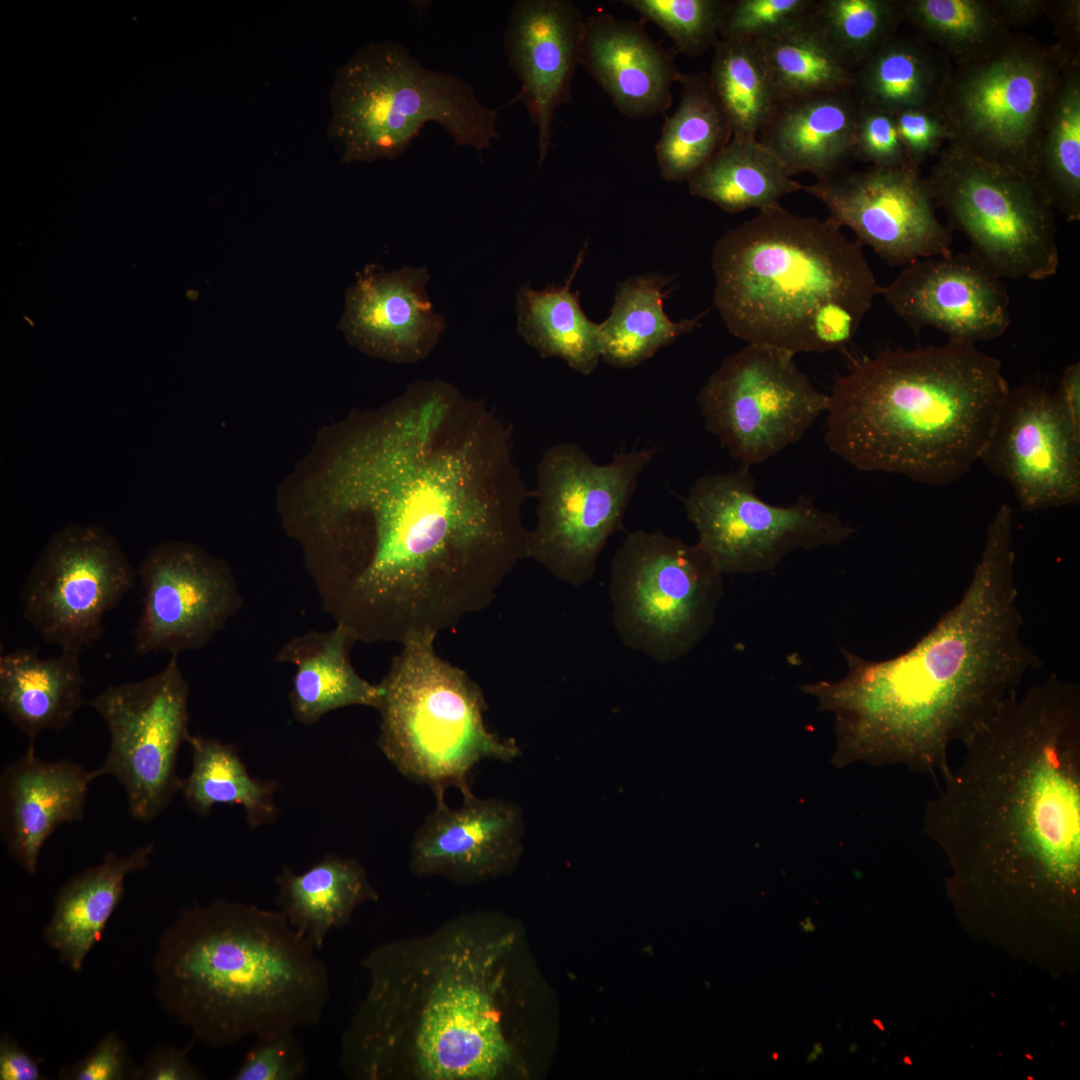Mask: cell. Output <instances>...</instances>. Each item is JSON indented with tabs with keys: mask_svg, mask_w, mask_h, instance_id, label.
Wrapping results in <instances>:
<instances>
[{
	"mask_svg": "<svg viewBox=\"0 0 1080 1080\" xmlns=\"http://www.w3.org/2000/svg\"><path fill=\"white\" fill-rule=\"evenodd\" d=\"M654 454L648 448L620 452L600 465L574 443L546 449L536 471L537 521L529 530L528 558L565 583L587 584Z\"/></svg>",
	"mask_w": 1080,
	"mask_h": 1080,
	"instance_id": "4fadbf2b",
	"label": "cell"
},
{
	"mask_svg": "<svg viewBox=\"0 0 1080 1080\" xmlns=\"http://www.w3.org/2000/svg\"><path fill=\"white\" fill-rule=\"evenodd\" d=\"M857 106L852 88L784 100L757 139L790 176L824 179L845 170L853 157Z\"/></svg>",
	"mask_w": 1080,
	"mask_h": 1080,
	"instance_id": "4316f807",
	"label": "cell"
},
{
	"mask_svg": "<svg viewBox=\"0 0 1080 1080\" xmlns=\"http://www.w3.org/2000/svg\"><path fill=\"white\" fill-rule=\"evenodd\" d=\"M894 117L907 157L918 169L927 159L937 157L950 141L948 127L937 109H905Z\"/></svg>",
	"mask_w": 1080,
	"mask_h": 1080,
	"instance_id": "7dc6e473",
	"label": "cell"
},
{
	"mask_svg": "<svg viewBox=\"0 0 1080 1080\" xmlns=\"http://www.w3.org/2000/svg\"><path fill=\"white\" fill-rule=\"evenodd\" d=\"M521 936L494 910L387 941L361 965L367 991L341 1037L354 1080H507L528 1072Z\"/></svg>",
	"mask_w": 1080,
	"mask_h": 1080,
	"instance_id": "277c9868",
	"label": "cell"
},
{
	"mask_svg": "<svg viewBox=\"0 0 1080 1080\" xmlns=\"http://www.w3.org/2000/svg\"><path fill=\"white\" fill-rule=\"evenodd\" d=\"M275 883L279 911L318 950L332 930L350 922L360 905L378 898L358 860L332 853L301 873L284 866Z\"/></svg>",
	"mask_w": 1080,
	"mask_h": 1080,
	"instance_id": "4dcf8cb0",
	"label": "cell"
},
{
	"mask_svg": "<svg viewBox=\"0 0 1080 1080\" xmlns=\"http://www.w3.org/2000/svg\"><path fill=\"white\" fill-rule=\"evenodd\" d=\"M319 950L278 910L216 899L185 908L162 933L156 997L194 1040L213 1048L307 1028L330 998Z\"/></svg>",
	"mask_w": 1080,
	"mask_h": 1080,
	"instance_id": "8992f818",
	"label": "cell"
},
{
	"mask_svg": "<svg viewBox=\"0 0 1080 1080\" xmlns=\"http://www.w3.org/2000/svg\"><path fill=\"white\" fill-rule=\"evenodd\" d=\"M816 0H734L721 38L761 41L788 32L811 16Z\"/></svg>",
	"mask_w": 1080,
	"mask_h": 1080,
	"instance_id": "ee69618b",
	"label": "cell"
},
{
	"mask_svg": "<svg viewBox=\"0 0 1080 1080\" xmlns=\"http://www.w3.org/2000/svg\"><path fill=\"white\" fill-rule=\"evenodd\" d=\"M79 654L61 651L43 658L37 649L17 648L0 657V709L35 748L44 730H62L87 702Z\"/></svg>",
	"mask_w": 1080,
	"mask_h": 1080,
	"instance_id": "f546056e",
	"label": "cell"
},
{
	"mask_svg": "<svg viewBox=\"0 0 1080 1080\" xmlns=\"http://www.w3.org/2000/svg\"><path fill=\"white\" fill-rule=\"evenodd\" d=\"M841 228L778 204L719 238L714 305L729 332L794 355L850 343L882 287Z\"/></svg>",
	"mask_w": 1080,
	"mask_h": 1080,
	"instance_id": "52a82bcc",
	"label": "cell"
},
{
	"mask_svg": "<svg viewBox=\"0 0 1080 1080\" xmlns=\"http://www.w3.org/2000/svg\"><path fill=\"white\" fill-rule=\"evenodd\" d=\"M187 743L192 753V769L183 779L180 792L194 813L206 817L215 805H239L251 828L276 819L277 783L253 778L235 745L192 734Z\"/></svg>",
	"mask_w": 1080,
	"mask_h": 1080,
	"instance_id": "8d00e7d4",
	"label": "cell"
},
{
	"mask_svg": "<svg viewBox=\"0 0 1080 1080\" xmlns=\"http://www.w3.org/2000/svg\"><path fill=\"white\" fill-rule=\"evenodd\" d=\"M657 25L673 42V49L689 57L714 48L732 1L728 0H623Z\"/></svg>",
	"mask_w": 1080,
	"mask_h": 1080,
	"instance_id": "7bdbcfd3",
	"label": "cell"
},
{
	"mask_svg": "<svg viewBox=\"0 0 1080 1080\" xmlns=\"http://www.w3.org/2000/svg\"><path fill=\"white\" fill-rule=\"evenodd\" d=\"M134 1068L127 1045L117 1032L106 1034L94 1048L78 1061L61 1067V1080H124L130 1079Z\"/></svg>",
	"mask_w": 1080,
	"mask_h": 1080,
	"instance_id": "c3c4849f",
	"label": "cell"
},
{
	"mask_svg": "<svg viewBox=\"0 0 1080 1080\" xmlns=\"http://www.w3.org/2000/svg\"><path fill=\"white\" fill-rule=\"evenodd\" d=\"M925 805L949 891L971 910L1070 912L1080 892V687L1008 697Z\"/></svg>",
	"mask_w": 1080,
	"mask_h": 1080,
	"instance_id": "7a4b0ae2",
	"label": "cell"
},
{
	"mask_svg": "<svg viewBox=\"0 0 1080 1080\" xmlns=\"http://www.w3.org/2000/svg\"><path fill=\"white\" fill-rule=\"evenodd\" d=\"M1009 392L976 345L886 349L834 383L825 441L859 470L946 485L980 460Z\"/></svg>",
	"mask_w": 1080,
	"mask_h": 1080,
	"instance_id": "5b68a950",
	"label": "cell"
},
{
	"mask_svg": "<svg viewBox=\"0 0 1080 1080\" xmlns=\"http://www.w3.org/2000/svg\"><path fill=\"white\" fill-rule=\"evenodd\" d=\"M803 190L891 267L953 253L951 231L939 221L918 168L845 169Z\"/></svg>",
	"mask_w": 1080,
	"mask_h": 1080,
	"instance_id": "d6986e66",
	"label": "cell"
},
{
	"mask_svg": "<svg viewBox=\"0 0 1080 1080\" xmlns=\"http://www.w3.org/2000/svg\"><path fill=\"white\" fill-rule=\"evenodd\" d=\"M1033 179L1054 210L1080 219V61L1065 65L1040 139Z\"/></svg>",
	"mask_w": 1080,
	"mask_h": 1080,
	"instance_id": "74e56055",
	"label": "cell"
},
{
	"mask_svg": "<svg viewBox=\"0 0 1080 1080\" xmlns=\"http://www.w3.org/2000/svg\"><path fill=\"white\" fill-rule=\"evenodd\" d=\"M1061 409L1077 435L1080 436V364H1069L1063 371L1058 390L1054 392Z\"/></svg>",
	"mask_w": 1080,
	"mask_h": 1080,
	"instance_id": "f5cc1de1",
	"label": "cell"
},
{
	"mask_svg": "<svg viewBox=\"0 0 1080 1080\" xmlns=\"http://www.w3.org/2000/svg\"><path fill=\"white\" fill-rule=\"evenodd\" d=\"M722 576L698 543L662 531L628 533L613 557L609 585L622 643L660 664L685 656L714 624Z\"/></svg>",
	"mask_w": 1080,
	"mask_h": 1080,
	"instance_id": "8fae6325",
	"label": "cell"
},
{
	"mask_svg": "<svg viewBox=\"0 0 1080 1080\" xmlns=\"http://www.w3.org/2000/svg\"><path fill=\"white\" fill-rule=\"evenodd\" d=\"M810 21L854 71L897 34L901 1L816 0Z\"/></svg>",
	"mask_w": 1080,
	"mask_h": 1080,
	"instance_id": "b9f144b4",
	"label": "cell"
},
{
	"mask_svg": "<svg viewBox=\"0 0 1080 1080\" xmlns=\"http://www.w3.org/2000/svg\"><path fill=\"white\" fill-rule=\"evenodd\" d=\"M137 570L103 527L68 524L56 530L20 591L23 617L47 643L80 654L98 640L103 619L133 588Z\"/></svg>",
	"mask_w": 1080,
	"mask_h": 1080,
	"instance_id": "e0dca14e",
	"label": "cell"
},
{
	"mask_svg": "<svg viewBox=\"0 0 1080 1080\" xmlns=\"http://www.w3.org/2000/svg\"><path fill=\"white\" fill-rule=\"evenodd\" d=\"M950 59L919 35H898L854 70L859 105L895 114L937 109L952 72Z\"/></svg>",
	"mask_w": 1080,
	"mask_h": 1080,
	"instance_id": "1f68e13d",
	"label": "cell"
},
{
	"mask_svg": "<svg viewBox=\"0 0 1080 1080\" xmlns=\"http://www.w3.org/2000/svg\"><path fill=\"white\" fill-rule=\"evenodd\" d=\"M1044 14L1052 23L1056 45L1068 61H1080V1L1046 0Z\"/></svg>",
	"mask_w": 1080,
	"mask_h": 1080,
	"instance_id": "f907efd6",
	"label": "cell"
},
{
	"mask_svg": "<svg viewBox=\"0 0 1080 1080\" xmlns=\"http://www.w3.org/2000/svg\"><path fill=\"white\" fill-rule=\"evenodd\" d=\"M684 504L697 543L723 575L768 571L797 549L839 546L855 531L809 497L789 506L762 500L745 466L698 478Z\"/></svg>",
	"mask_w": 1080,
	"mask_h": 1080,
	"instance_id": "2e32d148",
	"label": "cell"
},
{
	"mask_svg": "<svg viewBox=\"0 0 1080 1080\" xmlns=\"http://www.w3.org/2000/svg\"><path fill=\"white\" fill-rule=\"evenodd\" d=\"M794 357L748 344L726 358L698 393L706 429L745 467L797 442L827 411L829 395L812 384Z\"/></svg>",
	"mask_w": 1080,
	"mask_h": 1080,
	"instance_id": "5bb4252c",
	"label": "cell"
},
{
	"mask_svg": "<svg viewBox=\"0 0 1080 1080\" xmlns=\"http://www.w3.org/2000/svg\"><path fill=\"white\" fill-rule=\"evenodd\" d=\"M996 12L1011 29L1013 26L1030 24L1042 15L1046 0H991Z\"/></svg>",
	"mask_w": 1080,
	"mask_h": 1080,
	"instance_id": "db71d44e",
	"label": "cell"
},
{
	"mask_svg": "<svg viewBox=\"0 0 1080 1080\" xmlns=\"http://www.w3.org/2000/svg\"><path fill=\"white\" fill-rule=\"evenodd\" d=\"M757 43L779 102L853 87L854 71L809 19Z\"/></svg>",
	"mask_w": 1080,
	"mask_h": 1080,
	"instance_id": "60d3db41",
	"label": "cell"
},
{
	"mask_svg": "<svg viewBox=\"0 0 1080 1080\" xmlns=\"http://www.w3.org/2000/svg\"><path fill=\"white\" fill-rule=\"evenodd\" d=\"M529 495L486 403L419 380L323 431L277 508L323 609L358 641L402 644L492 603L528 558Z\"/></svg>",
	"mask_w": 1080,
	"mask_h": 1080,
	"instance_id": "6da1fadb",
	"label": "cell"
},
{
	"mask_svg": "<svg viewBox=\"0 0 1080 1080\" xmlns=\"http://www.w3.org/2000/svg\"><path fill=\"white\" fill-rule=\"evenodd\" d=\"M903 22L961 64L989 52L1013 31L991 0H900Z\"/></svg>",
	"mask_w": 1080,
	"mask_h": 1080,
	"instance_id": "ab89813d",
	"label": "cell"
},
{
	"mask_svg": "<svg viewBox=\"0 0 1080 1080\" xmlns=\"http://www.w3.org/2000/svg\"><path fill=\"white\" fill-rule=\"evenodd\" d=\"M676 54L655 42L642 21L608 13L584 20L580 65L627 118L647 119L669 109L672 86L682 74Z\"/></svg>",
	"mask_w": 1080,
	"mask_h": 1080,
	"instance_id": "484cf974",
	"label": "cell"
},
{
	"mask_svg": "<svg viewBox=\"0 0 1080 1080\" xmlns=\"http://www.w3.org/2000/svg\"><path fill=\"white\" fill-rule=\"evenodd\" d=\"M881 295L913 331L932 327L950 342L976 345L998 338L1011 321L1002 278L970 251L915 261Z\"/></svg>",
	"mask_w": 1080,
	"mask_h": 1080,
	"instance_id": "44dd1931",
	"label": "cell"
},
{
	"mask_svg": "<svg viewBox=\"0 0 1080 1080\" xmlns=\"http://www.w3.org/2000/svg\"><path fill=\"white\" fill-rule=\"evenodd\" d=\"M670 279L657 273L629 277L619 283L614 304L599 324L601 359L618 368L635 367L679 336L694 331L705 312L675 322L664 310Z\"/></svg>",
	"mask_w": 1080,
	"mask_h": 1080,
	"instance_id": "836d02e7",
	"label": "cell"
},
{
	"mask_svg": "<svg viewBox=\"0 0 1080 1080\" xmlns=\"http://www.w3.org/2000/svg\"><path fill=\"white\" fill-rule=\"evenodd\" d=\"M584 20L569 0H518L504 32V51L520 82L515 101L524 104L538 131L539 165L551 146L556 109L572 103L580 65Z\"/></svg>",
	"mask_w": 1080,
	"mask_h": 1080,
	"instance_id": "603a6c76",
	"label": "cell"
},
{
	"mask_svg": "<svg viewBox=\"0 0 1080 1080\" xmlns=\"http://www.w3.org/2000/svg\"><path fill=\"white\" fill-rule=\"evenodd\" d=\"M579 254L563 285L541 290L522 285L516 294L517 331L543 358H559L575 371L588 375L601 359L599 324L580 305L579 291L571 284L584 261Z\"/></svg>",
	"mask_w": 1080,
	"mask_h": 1080,
	"instance_id": "d6a6232c",
	"label": "cell"
},
{
	"mask_svg": "<svg viewBox=\"0 0 1080 1080\" xmlns=\"http://www.w3.org/2000/svg\"><path fill=\"white\" fill-rule=\"evenodd\" d=\"M426 267L367 266L345 293L339 328L365 354L411 364L426 358L446 328L430 301Z\"/></svg>",
	"mask_w": 1080,
	"mask_h": 1080,
	"instance_id": "cb8c5ba5",
	"label": "cell"
},
{
	"mask_svg": "<svg viewBox=\"0 0 1080 1080\" xmlns=\"http://www.w3.org/2000/svg\"><path fill=\"white\" fill-rule=\"evenodd\" d=\"M436 637L402 643L378 683L377 743L401 775L429 786L434 795L450 787L464 794L471 791L469 778L478 763L510 762L520 750L513 739L488 728L482 689L437 654Z\"/></svg>",
	"mask_w": 1080,
	"mask_h": 1080,
	"instance_id": "9c48e42d",
	"label": "cell"
},
{
	"mask_svg": "<svg viewBox=\"0 0 1080 1080\" xmlns=\"http://www.w3.org/2000/svg\"><path fill=\"white\" fill-rule=\"evenodd\" d=\"M99 775L80 764L46 761L35 748L8 764L0 776V833L11 859L28 875L37 872L46 840L64 823L83 819L89 784Z\"/></svg>",
	"mask_w": 1080,
	"mask_h": 1080,
	"instance_id": "d4e9b609",
	"label": "cell"
},
{
	"mask_svg": "<svg viewBox=\"0 0 1080 1080\" xmlns=\"http://www.w3.org/2000/svg\"><path fill=\"white\" fill-rule=\"evenodd\" d=\"M153 843L126 856L107 852L103 860L70 877L58 890L44 931L45 943L61 963L80 971L85 958L125 894L126 878L151 862Z\"/></svg>",
	"mask_w": 1080,
	"mask_h": 1080,
	"instance_id": "f1b7e54d",
	"label": "cell"
},
{
	"mask_svg": "<svg viewBox=\"0 0 1080 1080\" xmlns=\"http://www.w3.org/2000/svg\"><path fill=\"white\" fill-rule=\"evenodd\" d=\"M687 182L691 195L728 213L778 205L782 197L804 187L758 139L735 138Z\"/></svg>",
	"mask_w": 1080,
	"mask_h": 1080,
	"instance_id": "e575fe53",
	"label": "cell"
},
{
	"mask_svg": "<svg viewBox=\"0 0 1080 1080\" xmlns=\"http://www.w3.org/2000/svg\"><path fill=\"white\" fill-rule=\"evenodd\" d=\"M137 576L143 596L133 650L139 655L201 649L243 604L229 565L192 542L156 544L139 564Z\"/></svg>",
	"mask_w": 1080,
	"mask_h": 1080,
	"instance_id": "ac0fdd59",
	"label": "cell"
},
{
	"mask_svg": "<svg viewBox=\"0 0 1080 1080\" xmlns=\"http://www.w3.org/2000/svg\"><path fill=\"white\" fill-rule=\"evenodd\" d=\"M189 1048L158 1045L133 1069L132 1080H201L205 1076L189 1059Z\"/></svg>",
	"mask_w": 1080,
	"mask_h": 1080,
	"instance_id": "681fc988",
	"label": "cell"
},
{
	"mask_svg": "<svg viewBox=\"0 0 1080 1080\" xmlns=\"http://www.w3.org/2000/svg\"><path fill=\"white\" fill-rule=\"evenodd\" d=\"M233 1080H300L308 1072L305 1052L294 1029L258 1035Z\"/></svg>",
	"mask_w": 1080,
	"mask_h": 1080,
	"instance_id": "f6af8a7d",
	"label": "cell"
},
{
	"mask_svg": "<svg viewBox=\"0 0 1080 1080\" xmlns=\"http://www.w3.org/2000/svg\"><path fill=\"white\" fill-rule=\"evenodd\" d=\"M445 793L416 829L410 844L409 868L419 876L475 884L507 874L522 852V811L511 801L462 794L450 807Z\"/></svg>",
	"mask_w": 1080,
	"mask_h": 1080,
	"instance_id": "7402d4cb",
	"label": "cell"
},
{
	"mask_svg": "<svg viewBox=\"0 0 1080 1080\" xmlns=\"http://www.w3.org/2000/svg\"><path fill=\"white\" fill-rule=\"evenodd\" d=\"M357 641L348 627L336 623L330 630L299 634L279 649L274 661L296 667L288 699L299 723L312 725L329 712L350 706L376 709L378 683L361 677L350 661Z\"/></svg>",
	"mask_w": 1080,
	"mask_h": 1080,
	"instance_id": "83f0119b",
	"label": "cell"
},
{
	"mask_svg": "<svg viewBox=\"0 0 1080 1080\" xmlns=\"http://www.w3.org/2000/svg\"><path fill=\"white\" fill-rule=\"evenodd\" d=\"M328 138L343 163L395 159L427 122L455 146L491 149L498 112L462 79L425 67L402 44L372 42L337 70L330 90Z\"/></svg>",
	"mask_w": 1080,
	"mask_h": 1080,
	"instance_id": "ba28073f",
	"label": "cell"
},
{
	"mask_svg": "<svg viewBox=\"0 0 1080 1080\" xmlns=\"http://www.w3.org/2000/svg\"><path fill=\"white\" fill-rule=\"evenodd\" d=\"M1013 513L1002 504L960 601L907 651L881 661L842 649L846 675L803 690L834 713L841 765L901 764L944 776L948 751L966 742L1042 666L1022 641L1012 548Z\"/></svg>",
	"mask_w": 1080,
	"mask_h": 1080,
	"instance_id": "3957f363",
	"label": "cell"
},
{
	"mask_svg": "<svg viewBox=\"0 0 1080 1080\" xmlns=\"http://www.w3.org/2000/svg\"><path fill=\"white\" fill-rule=\"evenodd\" d=\"M713 49L709 80L729 120L732 138L757 139L779 104L758 45L721 38Z\"/></svg>",
	"mask_w": 1080,
	"mask_h": 1080,
	"instance_id": "f35d334b",
	"label": "cell"
},
{
	"mask_svg": "<svg viewBox=\"0 0 1080 1080\" xmlns=\"http://www.w3.org/2000/svg\"><path fill=\"white\" fill-rule=\"evenodd\" d=\"M857 105L853 157L870 164L869 166L914 167L907 157L894 114L858 103Z\"/></svg>",
	"mask_w": 1080,
	"mask_h": 1080,
	"instance_id": "bcb514c9",
	"label": "cell"
},
{
	"mask_svg": "<svg viewBox=\"0 0 1080 1080\" xmlns=\"http://www.w3.org/2000/svg\"><path fill=\"white\" fill-rule=\"evenodd\" d=\"M1069 62L1056 44L1012 32L984 55L957 64L937 107L950 132L948 143L1033 179L1050 106Z\"/></svg>",
	"mask_w": 1080,
	"mask_h": 1080,
	"instance_id": "30bf717a",
	"label": "cell"
},
{
	"mask_svg": "<svg viewBox=\"0 0 1080 1080\" xmlns=\"http://www.w3.org/2000/svg\"><path fill=\"white\" fill-rule=\"evenodd\" d=\"M936 207L1000 278L1056 274L1054 209L1034 179L947 143L925 177Z\"/></svg>",
	"mask_w": 1080,
	"mask_h": 1080,
	"instance_id": "7c38bea8",
	"label": "cell"
},
{
	"mask_svg": "<svg viewBox=\"0 0 1080 1080\" xmlns=\"http://www.w3.org/2000/svg\"><path fill=\"white\" fill-rule=\"evenodd\" d=\"M980 460L1011 485L1022 510L1079 502L1080 436L1054 392L1010 389Z\"/></svg>",
	"mask_w": 1080,
	"mask_h": 1080,
	"instance_id": "ffe728a7",
	"label": "cell"
},
{
	"mask_svg": "<svg viewBox=\"0 0 1080 1080\" xmlns=\"http://www.w3.org/2000/svg\"><path fill=\"white\" fill-rule=\"evenodd\" d=\"M680 101L655 145L661 177L688 181L732 138L729 120L705 71L681 74Z\"/></svg>",
	"mask_w": 1080,
	"mask_h": 1080,
	"instance_id": "d590c367",
	"label": "cell"
},
{
	"mask_svg": "<svg viewBox=\"0 0 1080 1080\" xmlns=\"http://www.w3.org/2000/svg\"><path fill=\"white\" fill-rule=\"evenodd\" d=\"M171 654L158 673L108 686L87 701L109 732V749L99 777L110 775L127 795L131 817L157 818L180 792L179 750L189 736V683Z\"/></svg>",
	"mask_w": 1080,
	"mask_h": 1080,
	"instance_id": "9a60e30c",
	"label": "cell"
},
{
	"mask_svg": "<svg viewBox=\"0 0 1080 1080\" xmlns=\"http://www.w3.org/2000/svg\"><path fill=\"white\" fill-rule=\"evenodd\" d=\"M39 1063L13 1038L4 1033L0 1038V1079L41 1080Z\"/></svg>",
	"mask_w": 1080,
	"mask_h": 1080,
	"instance_id": "816d5d0a",
	"label": "cell"
},
{
	"mask_svg": "<svg viewBox=\"0 0 1080 1080\" xmlns=\"http://www.w3.org/2000/svg\"><path fill=\"white\" fill-rule=\"evenodd\" d=\"M822 1051H823V1049H822L821 1044L820 1043L815 1044L814 1047H813V1050H812V1052H810L807 1060L810 1062V1061H813V1060L817 1059V1057L822 1053Z\"/></svg>",
	"mask_w": 1080,
	"mask_h": 1080,
	"instance_id": "11a10c76",
	"label": "cell"
}]
</instances>
